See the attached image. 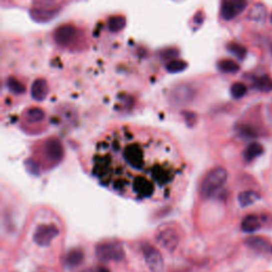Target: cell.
Listing matches in <instances>:
<instances>
[{
    "instance_id": "603a6c76",
    "label": "cell",
    "mask_w": 272,
    "mask_h": 272,
    "mask_svg": "<svg viewBox=\"0 0 272 272\" xmlns=\"http://www.w3.org/2000/svg\"><path fill=\"white\" fill-rule=\"evenodd\" d=\"M45 116V113L42 109L39 108H31L26 112V118L30 122H38L43 120Z\"/></svg>"
},
{
    "instance_id": "ffe728a7",
    "label": "cell",
    "mask_w": 272,
    "mask_h": 272,
    "mask_svg": "<svg viewBox=\"0 0 272 272\" xmlns=\"http://www.w3.org/2000/svg\"><path fill=\"white\" fill-rule=\"evenodd\" d=\"M218 68L220 71L225 73H236L240 71L241 67L235 61L233 60H222L218 63Z\"/></svg>"
},
{
    "instance_id": "4fadbf2b",
    "label": "cell",
    "mask_w": 272,
    "mask_h": 272,
    "mask_svg": "<svg viewBox=\"0 0 272 272\" xmlns=\"http://www.w3.org/2000/svg\"><path fill=\"white\" fill-rule=\"evenodd\" d=\"M264 153V147L259 143H251L246 148L244 158L247 162H252Z\"/></svg>"
},
{
    "instance_id": "52a82bcc",
    "label": "cell",
    "mask_w": 272,
    "mask_h": 272,
    "mask_svg": "<svg viewBox=\"0 0 272 272\" xmlns=\"http://www.w3.org/2000/svg\"><path fill=\"white\" fill-rule=\"evenodd\" d=\"M44 152L49 161L53 163L60 162L64 155V148L60 141L53 138L48 139L44 146Z\"/></svg>"
},
{
    "instance_id": "ba28073f",
    "label": "cell",
    "mask_w": 272,
    "mask_h": 272,
    "mask_svg": "<svg viewBox=\"0 0 272 272\" xmlns=\"http://www.w3.org/2000/svg\"><path fill=\"white\" fill-rule=\"evenodd\" d=\"M144 254L146 264L150 272H161L163 270L164 262L161 253L158 250L152 248V247H147Z\"/></svg>"
},
{
    "instance_id": "4316f807",
    "label": "cell",
    "mask_w": 272,
    "mask_h": 272,
    "mask_svg": "<svg viewBox=\"0 0 272 272\" xmlns=\"http://www.w3.org/2000/svg\"><path fill=\"white\" fill-rule=\"evenodd\" d=\"M26 166H27V169L29 172H31V174L33 175H37L38 174V165L34 162V161H32V160H28L26 162Z\"/></svg>"
},
{
    "instance_id": "cb8c5ba5",
    "label": "cell",
    "mask_w": 272,
    "mask_h": 272,
    "mask_svg": "<svg viewBox=\"0 0 272 272\" xmlns=\"http://www.w3.org/2000/svg\"><path fill=\"white\" fill-rule=\"evenodd\" d=\"M228 50L232 53L233 55H235L237 59L240 60H244L245 56L247 54V49L246 47H244L241 44L237 43H231L228 45Z\"/></svg>"
},
{
    "instance_id": "9c48e42d",
    "label": "cell",
    "mask_w": 272,
    "mask_h": 272,
    "mask_svg": "<svg viewBox=\"0 0 272 272\" xmlns=\"http://www.w3.org/2000/svg\"><path fill=\"white\" fill-rule=\"evenodd\" d=\"M195 90L188 85H179L171 93V101L176 104H186L193 100Z\"/></svg>"
},
{
    "instance_id": "30bf717a",
    "label": "cell",
    "mask_w": 272,
    "mask_h": 272,
    "mask_svg": "<svg viewBox=\"0 0 272 272\" xmlns=\"http://www.w3.org/2000/svg\"><path fill=\"white\" fill-rule=\"evenodd\" d=\"M76 36V29L75 27L70 26V24H64L57 28L54 31V40L56 44L61 46H66L72 42V39Z\"/></svg>"
},
{
    "instance_id": "8fae6325",
    "label": "cell",
    "mask_w": 272,
    "mask_h": 272,
    "mask_svg": "<svg viewBox=\"0 0 272 272\" xmlns=\"http://www.w3.org/2000/svg\"><path fill=\"white\" fill-rule=\"evenodd\" d=\"M49 93V88L46 80L36 79L31 86V96L36 101H43Z\"/></svg>"
},
{
    "instance_id": "5b68a950",
    "label": "cell",
    "mask_w": 272,
    "mask_h": 272,
    "mask_svg": "<svg viewBox=\"0 0 272 272\" xmlns=\"http://www.w3.org/2000/svg\"><path fill=\"white\" fill-rule=\"evenodd\" d=\"M156 241L165 250L174 252L180 244V236L176 229L166 227L160 231L158 236H156Z\"/></svg>"
},
{
    "instance_id": "277c9868",
    "label": "cell",
    "mask_w": 272,
    "mask_h": 272,
    "mask_svg": "<svg viewBox=\"0 0 272 272\" xmlns=\"http://www.w3.org/2000/svg\"><path fill=\"white\" fill-rule=\"evenodd\" d=\"M248 5L247 0H222L220 15L225 20H232L242 14Z\"/></svg>"
},
{
    "instance_id": "1f68e13d",
    "label": "cell",
    "mask_w": 272,
    "mask_h": 272,
    "mask_svg": "<svg viewBox=\"0 0 272 272\" xmlns=\"http://www.w3.org/2000/svg\"><path fill=\"white\" fill-rule=\"evenodd\" d=\"M83 272H85V271H83ZM86 272H87V271H86Z\"/></svg>"
},
{
    "instance_id": "4dcf8cb0",
    "label": "cell",
    "mask_w": 272,
    "mask_h": 272,
    "mask_svg": "<svg viewBox=\"0 0 272 272\" xmlns=\"http://www.w3.org/2000/svg\"><path fill=\"white\" fill-rule=\"evenodd\" d=\"M270 19H271V22H272V14H271V17H270Z\"/></svg>"
},
{
    "instance_id": "8992f818",
    "label": "cell",
    "mask_w": 272,
    "mask_h": 272,
    "mask_svg": "<svg viewBox=\"0 0 272 272\" xmlns=\"http://www.w3.org/2000/svg\"><path fill=\"white\" fill-rule=\"evenodd\" d=\"M59 235V229L52 225H42L36 228L33 234V241L39 247H48Z\"/></svg>"
},
{
    "instance_id": "7402d4cb",
    "label": "cell",
    "mask_w": 272,
    "mask_h": 272,
    "mask_svg": "<svg viewBox=\"0 0 272 272\" xmlns=\"http://www.w3.org/2000/svg\"><path fill=\"white\" fill-rule=\"evenodd\" d=\"M187 67V63L182 60H177L174 59L171 61H168L166 64V70L170 73H178L185 70Z\"/></svg>"
},
{
    "instance_id": "d6986e66",
    "label": "cell",
    "mask_w": 272,
    "mask_h": 272,
    "mask_svg": "<svg viewBox=\"0 0 272 272\" xmlns=\"http://www.w3.org/2000/svg\"><path fill=\"white\" fill-rule=\"evenodd\" d=\"M126 23L127 20L123 16H113V17L109 19L108 22L109 30L113 33H117L126 27Z\"/></svg>"
},
{
    "instance_id": "83f0119b",
    "label": "cell",
    "mask_w": 272,
    "mask_h": 272,
    "mask_svg": "<svg viewBox=\"0 0 272 272\" xmlns=\"http://www.w3.org/2000/svg\"><path fill=\"white\" fill-rule=\"evenodd\" d=\"M242 134H244L245 136H248V137H255L258 134H257V131H255L252 127L250 126H244L242 127Z\"/></svg>"
},
{
    "instance_id": "f1b7e54d",
    "label": "cell",
    "mask_w": 272,
    "mask_h": 272,
    "mask_svg": "<svg viewBox=\"0 0 272 272\" xmlns=\"http://www.w3.org/2000/svg\"><path fill=\"white\" fill-rule=\"evenodd\" d=\"M195 20L198 22V23H202L203 21V17H202V13L199 12L196 16H195Z\"/></svg>"
},
{
    "instance_id": "2e32d148",
    "label": "cell",
    "mask_w": 272,
    "mask_h": 272,
    "mask_svg": "<svg viewBox=\"0 0 272 272\" xmlns=\"http://www.w3.org/2000/svg\"><path fill=\"white\" fill-rule=\"evenodd\" d=\"M260 198H261V196L257 192L246 191V192H242L240 194V196H238V201H240V204L242 205L243 208H246V207H249V205L259 201Z\"/></svg>"
},
{
    "instance_id": "ac0fdd59",
    "label": "cell",
    "mask_w": 272,
    "mask_h": 272,
    "mask_svg": "<svg viewBox=\"0 0 272 272\" xmlns=\"http://www.w3.org/2000/svg\"><path fill=\"white\" fill-rule=\"evenodd\" d=\"M84 260V254L81 250H71L68 254L67 258H66V263H67V265L71 268L73 267H78L79 265H81L82 263H83Z\"/></svg>"
},
{
    "instance_id": "9a60e30c",
    "label": "cell",
    "mask_w": 272,
    "mask_h": 272,
    "mask_svg": "<svg viewBox=\"0 0 272 272\" xmlns=\"http://www.w3.org/2000/svg\"><path fill=\"white\" fill-rule=\"evenodd\" d=\"M266 16H267L266 6L262 3L254 4L249 12V19H251L252 21L257 22L264 21L266 19Z\"/></svg>"
},
{
    "instance_id": "f546056e",
    "label": "cell",
    "mask_w": 272,
    "mask_h": 272,
    "mask_svg": "<svg viewBox=\"0 0 272 272\" xmlns=\"http://www.w3.org/2000/svg\"><path fill=\"white\" fill-rule=\"evenodd\" d=\"M93 272H110L109 269H106L104 267H98L96 270H94Z\"/></svg>"
},
{
    "instance_id": "7a4b0ae2",
    "label": "cell",
    "mask_w": 272,
    "mask_h": 272,
    "mask_svg": "<svg viewBox=\"0 0 272 272\" xmlns=\"http://www.w3.org/2000/svg\"><path fill=\"white\" fill-rule=\"evenodd\" d=\"M228 180V171L224 167H216L212 169L201 184L200 193L202 198L209 199L215 195L224 186Z\"/></svg>"
},
{
    "instance_id": "5bb4252c",
    "label": "cell",
    "mask_w": 272,
    "mask_h": 272,
    "mask_svg": "<svg viewBox=\"0 0 272 272\" xmlns=\"http://www.w3.org/2000/svg\"><path fill=\"white\" fill-rule=\"evenodd\" d=\"M261 228V221L258 216L248 215L242 222V230L246 233H253Z\"/></svg>"
},
{
    "instance_id": "6da1fadb",
    "label": "cell",
    "mask_w": 272,
    "mask_h": 272,
    "mask_svg": "<svg viewBox=\"0 0 272 272\" xmlns=\"http://www.w3.org/2000/svg\"><path fill=\"white\" fill-rule=\"evenodd\" d=\"M181 168L171 143L129 129L104 136L93 155V174L99 182L139 200L168 196Z\"/></svg>"
},
{
    "instance_id": "e0dca14e",
    "label": "cell",
    "mask_w": 272,
    "mask_h": 272,
    "mask_svg": "<svg viewBox=\"0 0 272 272\" xmlns=\"http://www.w3.org/2000/svg\"><path fill=\"white\" fill-rule=\"evenodd\" d=\"M30 14H31V17L34 20L39 22H45L52 19L56 14V11L46 10V9H33Z\"/></svg>"
},
{
    "instance_id": "484cf974",
    "label": "cell",
    "mask_w": 272,
    "mask_h": 272,
    "mask_svg": "<svg viewBox=\"0 0 272 272\" xmlns=\"http://www.w3.org/2000/svg\"><path fill=\"white\" fill-rule=\"evenodd\" d=\"M247 94V86L242 82H236L231 86V95L235 99L243 98Z\"/></svg>"
},
{
    "instance_id": "7c38bea8",
    "label": "cell",
    "mask_w": 272,
    "mask_h": 272,
    "mask_svg": "<svg viewBox=\"0 0 272 272\" xmlns=\"http://www.w3.org/2000/svg\"><path fill=\"white\" fill-rule=\"evenodd\" d=\"M245 244L246 246H248L250 249L262 253L268 252L270 248L269 243L262 237H249L245 241Z\"/></svg>"
},
{
    "instance_id": "d6a6232c",
    "label": "cell",
    "mask_w": 272,
    "mask_h": 272,
    "mask_svg": "<svg viewBox=\"0 0 272 272\" xmlns=\"http://www.w3.org/2000/svg\"><path fill=\"white\" fill-rule=\"evenodd\" d=\"M271 251H272V250H271Z\"/></svg>"
},
{
    "instance_id": "44dd1931",
    "label": "cell",
    "mask_w": 272,
    "mask_h": 272,
    "mask_svg": "<svg viewBox=\"0 0 272 272\" xmlns=\"http://www.w3.org/2000/svg\"><path fill=\"white\" fill-rule=\"evenodd\" d=\"M254 86L257 87L261 92L269 93L272 92V79L268 76H263L254 81Z\"/></svg>"
},
{
    "instance_id": "d4e9b609",
    "label": "cell",
    "mask_w": 272,
    "mask_h": 272,
    "mask_svg": "<svg viewBox=\"0 0 272 272\" xmlns=\"http://www.w3.org/2000/svg\"><path fill=\"white\" fill-rule=\"evenodd\" d=\"M6 84L9 89L14 94H22L24 93V90H26V87H24V85L21 83V82H19L18 80H16L14 78L7 79Z\"/></svg>"
},
{
    "instance_id": "3957f363",
    "label": "cell",
    "mask_w": 272,
    "mask_h": 272,
    "mask_svg": "<svg viewBox=\"0 0 272 272\" xmlns=\"http://www.w3.org/2000/svg\"><path fill=\"white\" fill-rule=\"evenodd\" d=\"M96 257L99 261L104 263L120 262L125 259L126 253L121 243L106 242L96 247Z\"/></svg>"
}]
</instances>
